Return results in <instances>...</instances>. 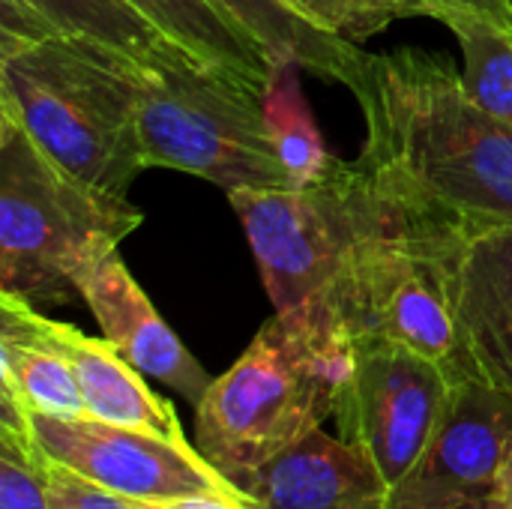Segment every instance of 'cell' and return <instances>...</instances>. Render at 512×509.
I'll use <instances>...</instances> for the list:
<instances>
[{
    "label": "cell",
    "instance_id": "6da1fadb",
    "mask_svg": "<svg viewBox=\"0 0 512 509\" xmlns=\"http://www.w3.org/2000/svg\"><path fill=\"white\" fill-rule=\"evenodd\" d=\"M351 93L366 114L363 159L393 186L471 234L512 228V126L471 99L447 57L369 54Z\"/></svg>",
    "mask_w": 512,
    "mask_h": 509
},
{
    "label": "cell",
    "instance_id": "7a4b0ae2",
    "mask_svg": "<svg viewBox=\"0 0 512 509\" xmlns=\"http://www.w3.org/2000/svg\"><path fill=\"white\" fill-rule=\"evenodd\" d=\"M354 336L327 297L276 315L195 405V447L246 492L252 474L330 417L354 372Z\"/></svg>",
    "mask_w": 512,
    "mask_h": 509
},
{
    "label": "cell",
    "instance_id": "3957f363",
    "mask_svg": "<svg viewBox=\"0 0 512 509\" xmlns=\"http://www.w3.org/2000/svg\"><path fill=\"white\" fill-rule=\"evenodd\" d=\"M138 60L84 39L51 36L0 51V111L72 177L126 195L144 171Z\"/></svg>",
    "mask_w": 512,
    "mask_h": 509
},
{
    "label": "cell",
    "instance_id": "277c9868",
    "mask_svg": "<svg viewBox=\"0 0 512 509\" xmlns=\"http://www.w3.org/2000/svg\"><path fill=\"white\" fill-rule=\"evenodd\" d=\"M144 168H171L234 189L291 186L267 117V78L213 63L165 39L138 60Z\"/></svg>",
    "mask_w": 512,
    "mask_h": 509
},
{
    "label": "cell",
    "instance_id": "5b68a950",
    "mask_svg": "<svg viewBox=\"0 0 512 509\" xmlns=\"http://www.w3.org/2000/svg\"><path fill=\"white\" fill-rule=\"evenodd\" d=\"M141 225L126 195L72 177L0 111V294L66 306L90 267Z\"/></svg>",
    "mask_w": 512,
    "mask_h": 509
},
{
    "label": "cell",
    "instance_id": "8992f818",
    "mask_svg": "<svg viewBox=\"0 0 512 509\" xmlns=\"http://www.w3.org/2000/svg\"><path fill=\"white\" fill-rule=\"evenodd\" d=\"M276 309L324 297L408 204L369 159H336L309 186L228 192Z\"/></svg>",
    "mask_w": 512,
    "mask_h": 509
},
{
    "label": "cell",
    "instance_id": "52a82bcc",
    "mask_svg": "<svg viewBox=\"0 0 512 509\" xmlns=\"http://www.w3.org/2000/svg\"><path fill=\"white\" fill-rule=\"evenodd\" d=\"M405 198V210L363 243L324 297L354 342H396L456 372V279L471 231L408 192Z\"/></svg>",
    "mask_w": 512,
    "mask_h": 509
},
{
    "label": "cell",
    "instance_id": "ba28073f",
    "mask_svg": "<svg viewBox=\"0 0 512 509\" xmlns=\"http://www.w3.org/2000/svg\"><path fill=\"white\" fill-rule=\"evenodd\" d=\"M27 414L30 432L51 462L117 495L159 507L186 501H222L234 507L255 504L189 441H168L150 432L111 426L87 414Z\"/></svg>",
    "mask_w": 512,
    "mask_h": 509
},
{
    "label": "cell",
    "instance_id": "9c48e42d",
    "mask_svg": "<svg viewBox=\"0 0 512 509\" xmlns=\"http://www.w3.org/2000/svg\"><path fill=\"white\" fill-rule=\"evenodd\" d=\"M453 387V372L405 345L360 339L354 372L339 399V438L357 447L390 489L432 441Z\"/></svg>",
    "mask_w": 512,
    "mask_h": 509
},
{
    "label": "cell",
    "instance_id": "30bf717a",
    "mask_svg": "<svg viewBox=\"0 0 512 509\" xmlns=\"http://www.w3.org/2000/svg\"><path fill=\"white\" fill-rule=\"evenodd\" d=\"M512 444V393L453 372L444 417L417 465L390 489V509H480Z\"/></svg>",
    "mask_w": 512,
    "mask_h": 509
},
{
    "label": "cell",
    "instance_id": "8fae6325",
    "mask_svg": "<svg viewBox=\"0 0 512 509\" xmlns=\"http://www.w3.org/2000/svg\"><path fill=\"white\" fill-rule=\"evenodd\" d=\"M78 288L81 300L102 327V339H108L126 363L165 384L189 405L204 399L213 378L153 309L141 285L126 270L120 252H111L93 264Z\"/></svg>",
    "mask_w": 512,
    "mask_h": 509
},
{
    "label": "cell",
    "instance_id": "7c38bea8",
    "mask_svg": "<svg viewBox=\"0 0 512 509\" xmlns=\"http://www.w3.org/2000/svg\"><path fill=\"white\" fill-rule=\"evenodd\" d=\"M246 495L258 509H390V483L372 459L324 429L264 462Z\"/></svg>",
    "mask_w": 512,
    "mask_h": 509
},
{
    "label": "cell",
    "instance_id": "4fadbf2b",
    "mask_svg": "<svg viewBox=\"0 0 512 509\" xmlns=\"http://www.w3.org/2000/svg\"><path fill=\"white\" fill-rule=\"evenodd\" d=\"M456 372L512 393V228L468 237L456 279Z\"/></svg>",
    "mask_w": 512,
    "mask_h": 509
},
{
    "label": "cell",
    "instance_id": "5bb4252c",
    "mask_svg": "<svg viewBox=\"0 0 512 509\" xmlns=\"http://www.w3.org/2000/svg\"><path fill=\"white\" fill-rule=\"evenodd\" d=\"M48 336L60 345L75 369L87 417L150 432L168 441H189L174 405L156 396L144 384V375L126 363L108 339H93L60 321H48Z\"/></svg>",
    "mask_w": 512,
    "mask_h": 509
},
{
    "label": "cell",
    "instance_id": "9a60e30c",
    "mask_svg": "<svg viewBox=\"0 0 512 509\" xmlns=\"http://www.w3.org/2000/svg\"><path fill=\"white\" fill-rule=\"evenodd\" d=\"M0 396L33 414H87L75 369L48 336V318L12 294H0Z\"/></svg>",
    "mask_w": 512,
    "mask_h": 509
},
{
    "label": "cell",
    "instance_id": "2e32d148",
    "mask_svg": "<svg viewBox=\"0 0 512 509\" xmlns=\"http://www.w3.org/2000/svg\"><path fill=\"white\" fill-rule=\"evenodd\" d=\"M228 21H234L246 36H252L273 63H300L312 69L318 78L336 81L342 87H354L363 66L366 51L360 45L321 33L318 27L297 18L279 0H210Z\"/></svg>",
    "mask_w": 512,
    "mask_h": 509
},
{
    "label": "cell",
    "instance_id": "e0dca14e",
    "mask_svg": "<svg viewBox=\"0 0 512 509\" xmlns=\"http://www.w3.org/2000/svg\"><path fill=\"white\" fill-rule=\"evenodd\" d=\"M141 15H147L168 39L189 48L192 54L228 63L258 78H270V54L246 36L234 21H228L210 0H129Z\"/></svg>",
    "mask_w": 512,
    "mask_h": 509
},
{
    "label": "cell",
    "instance_id": "ac0fdd59",
    "mask_svg": "<svg viewBox=\"0 0 512 509\" xmlns=\"http://www.w3.org/2000/svg\"><path fill=\"white\" fill-rule=\"evenodd\" d=\"M462 48V84L492 117L512 126V21L477 9L438 15Z\"/></svg>",
    "mask_w": 512,
    "mask_h": 509
},
{
    "label": "cell",
    "instance_id": "d6986e66",
    "mask_svg": "<svg viewBox=\"0 0 512 509\" xmlns=\"http://www.w3.org/2000/svg\"><path fill=\"white\" fill-rule=\"evenodd\" d=\"M57 36L84 39L135 60L150 57L168 36L129 0H24Z\"/></svg>",
    "mask_w": 512,
    "mask_h": 509
},
{
    "label": "cell",
    "instance_id": "ffe728a7",
    "mask_svg": "<svg viewBox=\"0 0 512 509\" xmlns=\"http://www.w3.org/2000/svg\"><path fill=\"white\" fill-rule=\"evenodd\" d=\"M297 69L303 66L300 63L273 66L267 78L264 105H267V117L276 135V150L291 177V186H309L321 180L336 159L327 153V144L315 126V117L300 90Z\"/></svg>",
    "mask_w": 512,
    "mask_h": 509
},
{
    "label": "cell",
    "instance_id": "44dd1931",
    "mask_svg": "<svg viewBox=\"0 0 512 509\" xmlns=\"http://www.w3.org/2000/svg\"><path fill=\"white\" fill-rule=\"evenodd\" d=\"M0 509H51L48 456L21 402L0 396Z\"/></svg>",
    "mask_w": 512,
    "mask_h": 509
},
{
    "label": "cell",
    "instance_id": "7402d4cb",
    "mask_svg": "<svg viewBox=\"0 0 512 509\" xmlns=\"http://www.w3.org/2000/svg\"><path fill=\"white\" fill-rule=\"evenodd\" d=\"M306 24L345 42H366L384 33L396 18L426 15L420 0H279Z\"/></svg>",
    "mask_w": 512,
    "mask_h": 509
},
{
    "label": "cell",
    "instance_id": "603a6c76",
    "mask_svg": "<svg viewBox=\"0 0 512 509\" xmlns=\"http://www.w3.org/2000/svg\"><path fill=\"white\" fill-rule=\"evenodd\" d=\"M48 498H51V509H168L117 495L51 459H48Z\"/></svg>",
    "mask_w": 512,
    "mask_h": 509
},
{
    "label": "cell",
    "instance_id": "cb8c5ba5",
    "mask_svg": "<svg viewBox=\"0 0 512 509\" xmlns=\"http://www.w3.org/2000/svg\"><path fill=\"white\" fill-rule=\"evenodd\" d=\"M429 18H438L447 9H477V12H489L495 18H507L512 21V0H420Z\"/></svg>",
    "mask_w": 512,
    "mask_h": 509
},
{
    "label": "cell",
    "instance_id": "d4e9b609",
    "mask_svg": "<svg viewBox=\"0 0 512 509\" xmlns=\"http://www.w3.org/2000/svg\"><path fill=\"white\" fill-rule=\"evenodd\" d=\"M480 509H512V444L507 456H504L501 471H498L495 489H492V495L486 498V504Z\"/></svg>",
    "mask_w": 512,
    "mask_h": 509
},
{
    "label": "cell",
    "instance_id": "484cf974",
    "mask_svg": "<svg viewBox=\"0 0 512 509\" xmlns=\"http://www.w3.org/2000/svg\"><path fill=\"white\" fill-rule=\"evenodd\" d=\"M252 509H258V507H252Z\"/></svg>",
    "mask_w": 512,
    "mask_h": 509
}]
</instances>
